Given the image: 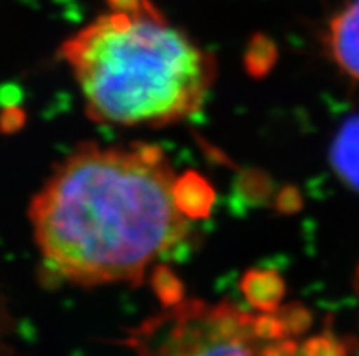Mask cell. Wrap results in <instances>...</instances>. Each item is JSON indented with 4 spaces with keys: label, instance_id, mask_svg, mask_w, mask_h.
Here are the masks:
<instances>
[{
    "label": "cell",
    "instance_id": "6da1fadb",
    "mask_svg": "<svg viewBox=\"0 0 359 356\" xmlns=\"http://www.w3.org/2000/svg\"><path fill=\"white\" fill-rule=\"evenodd\" d=\"M201 215L157 145L84 144L55 167L27 218L51 275L82 287L139 284Z\"/></svg>",
    "mask_w": 359,
    "mask_h": 356
},
{
    "label": "cell",
    "instance_id": "7a4b0ae2",
    "mask_svg": "<svg viewBox=\"0 0 359 356\" xmlns=\"http://www.w3.org/2000/svg\"><path fill=\"white\" fill-rule=\"evenodd\" d=\"M108 4L59 50L88 117L106 126L163 127L199 113L217 77L214 57L150 0Z\"/></svg>",
    "mask_w": 359,
    "mask_h": 356
},
{
    "label": "cell",
    "instance_id": "3957f363",
    "mask_svg": "<svg viewBox=\"0 0 359 356\" xmlns=\"http://www.w3.org/2000/svg\"><path fill=\"white\" fill-rule=\"evenodd\" d=\"M305 313L245 311L236 304L177 300L132 329L124 346L159 355H287L305 349L296 339Z\"/></svg>",
    "mask_w": 359,
    "mask_h": 356
},
{
    "label": "cell",
    "instance_id": "277c9868",
    "mask_svg": "<svg viewBox=\"0 0 359 356\" xmlns=\"http://www.w3.org/2000/svg\"><path fill=\"white\" fill-rule=\"evenodd\" d=\"M327 44L337 68L359 82V0H352L330 20Z\"/></svg>",
    "mask_w": 359,
    "mask_h": 356
},
{
    "label": "cell",
    "instance_id": "5b68a950",
    "mask_svg": "<svg viewBox=\"0 0 359 356\" xmlns=\"http://www.w3.org/2000/svg\"><path fill=\"white\" fill-rule=\"evenodd\" d=\"M334 157L339 173L352 185L359 187V122H352L343 129L337 138Z\"/></svg>",
    "mask_w": 359,
    "mask_h": 356
},
{
    "label": "cell",
    "instance_id": "8992f818",
    "mask_svg": "<svg viewBox=\"0 0 359 356\" xmlns=\"http://www.w3.org/2000/svg\"><path fill=\"white\" fill-rule=\"evenodd\" d=\"M6 333V311L4 307H2V302H0V342L4 339Z\"/></svg>",
    "mask_w": 359,
    "mask_h": 356
},
{
    "label": "cell",
    "instance_id": "52a82bcc",
    "mask_svg": "<svg viewBox=\"0 0 359 356\" xmlns=\"http://www.w3.org/2000/svg\"><path fill=\"white\" fill-rule=\"evenodd\" d=\"M354 293L355 298H358V304H359V264L355 267V273H354Z\"/></svg>",
    "mask_w": 359,
    "mask_h": 356
}]
</instances>
